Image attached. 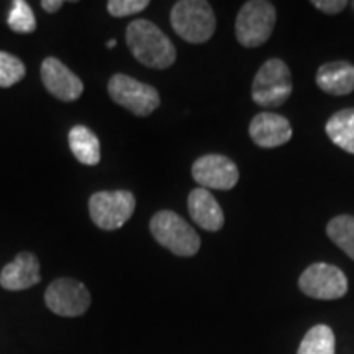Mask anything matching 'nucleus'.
Instances as JSON below:
<instances>
[{
	"label": "nucleus",
	"mask_w": 354,
	"mask_h": 354,
	"mask_svg": "<svg viewBox=\"0 0 354 354\" xmlns=\"http://www.w3.org/2000/svg\"><path fill=\"white\" fill-rule=\"evenodd\" d=\"M125 39L135 59L146 68L167 69L176 63V48L166 33L149 20H133Z\"/></svg>",
	"instance_id": "f257e3e1"
},
{
	"label": "nucleus",
	"mask_w": 354,
	"mask_h": 354,
	"mask_svg": "<svg viewBox=\"0 0 354 354\" xmlns=\"http://www.w3.org/2000/svg\"><path fill=\"white\" fill-rule=\"evenodd\" d=\"M171 25L187 43L201 44L214 37L216 19L214 8L205 0H179L171 10Z\"/></svg>",
	"instance_id": "f03ea898"
},
{
	"label": "nucleus",
	"mask_w": 354,
	"mask_h": 354,
	"mask_svg": "<svg viewBox=\"0 0 354 354\" xmlns=\"http://www.w3.org/2000/svg\"><path fill=\"white\" fill-rule=\"evenodd\" d=\"M149 230L154 240L176 256L190 258L201 250V236L176 212L161 210L154 214L149 221Z\"/></svg>",
	"instance_id": "7ed1b4c3"
},
{
	"label": "nucleus",
	"mask_w": 354,
	"mask_h": 354,
	"mask_svg": "<svg viewBox=\"0 0 354 354\" xmlns=\"http://www.w3.org/2000/svg\"><path fill=\"white\" fill-rule=\"evenodd\" d=\"M276 19V7L268 0H250L243 3L234 24L236 39L245 48L263 46L271 38Z\"/></svg>",
	"instance_id": "20e7f679"
},
{
	"label": "nucleus",
	"mask_w": 354,
	"mask_h": 354,
	"mask_svg": "<svg viewBox=\"0 0 354 354\" xmlns=\"http://www.w3.org/2000/svg\"><path fill=\"white\" fill-rule=\"evenodd\" d=\"M292 94L290 69L282 59L271 57L256 73L251 95L254 104L264 109H276L286 104Z\"/></svg>",
	"instance_id": "39448f33"
},
{
	"label": "nucleus",
	"mask_w": 354,
	"mask_h": 354,
	"mask_svg": "<svg viewBox=\"0 0 354 354\" xmlns=\"http://www.w3.org/2000/svg\"><path fill=\"white\" fill-rule=\"evenodd\" d=\"M135 207L136 198L130 190H102L88 198V214L92 221L107 232L122 228L131 218Z\"/></svg>",
	"instance_id": "423d86ee"
},
{
	"label": "nucleus",
	"mask_w": 354,
	"mask_h": 354,
	"mask_svg": "<svg viewBox=\"0 0 354 354\" xmlns=\"http://www.w3.org/2000/svg\"><path fill=\"white\" fill-rule=\"evenodd\" d=\"M109 95L115 104L136 117H148L161 104L156 88L127 74H115L110 77Z\"/></svg>",
	"instance_id": "0eeeda50"
},
{
	"label": "nucleus",
	"mask_w": 354,
	"mask_h": 354,
	"mask_svg": "<svg viewBox=\"0 0 354 354\" xmlns=\"http://www.w3.org/2000/svg\"><path fill=\"white\" fill-rule=\"evenodd\" d=\"M299 289L317 300L342 299L348 292V279L339 268L326 263L308 266L299 277Z\"/></svg>",
	"instance_id": "6e6552de"
},
{
	"label": "nucleus",
	"mask_w": 354,
	"mask_h": 354,
	"mask_svg": "<svg viewBox=\"0 0 354 354\" xmlns=\"http://www.w3.org/2000/svg\"><path fill=\"white\" fill-rule=\"evenodd\" d=\"M44 302L59 317H81L91 307V292L76 279L61 277L53 281L44 292Z\"/></svg>",
	"instance_id": "1a4fd4ad"
},
{
	"label": "nucleus",
	"mask_w": 354,
	"mask_h": 354,
	"mask_svg": "<svg viewBox=\"0 0 354 354\" xmlns=\"http://www.w3.org/2000/svg\"><path fill=\"white\" fill-rule=\"evenodd\" d=\"M192 177L202 189L232 190L240 180V171L223 154H205L192 165Z\"/></svg>",
	"instance_id": "9d476101"
},
{
	"label": "nucleus",
	"mask_w": 354,
	"mask_h": 354,
	"mask_svg": "<svg viewBox=\"0 0 354 354\" xmlns=\"http://www.w3.org/2000/svg\"><path fill=\"white\" fill-rule=\"evenodd\" d=\"M41 81L46 91L63 102H74L82 95L84 84L57 57H46L41 64Z\"/></svg>",
	"instance_id": "9b49d317"
},
{
	"label": "nucleus",
	"mask_w": 354,
	"mask_h": 354,
	"mask_svg": "<svg viewBox=\"0 0 354 354\" xmlns=\"http://www.w3.org/2000/svg\"><path fill=\"white\" fill-rule=\"evenodd\" d=\"M250 136L259 148H277L290 141L292 125L282 115L261 112L250 123Z\"/></svg>",
	"instance_id": "f8f14e48"
},
{
	"label": "nucleus",
	"mask_w": 354,
	"mask_h": 354,
	"mask_svg": "<svg viewBox=\"0 0 354 354\" xmlns=\"http://www.w3.org/2000/svg\"><path fill=\"white\" fill-rule=\"evenodd\" d=\"M41 281L39 261L33 253H20L0 272V286L7 290H25Z\"/></svg>",
	"instance_id": "ddd939ff"
},
{
	"label": "nucleus",
	"mask_w": 354,
	"mask_h": 354,
	"mask_svg": "<svg viewBox=\"0 0 354 354\" xmlns=\"http://www.w3.org/2000/svg\"><path fill=\"white\" fill-rule=\"evenodd\" d=\"M187 209L192 220L207 232H218L225 225V215L220 203L210 190L197 187L189 194Z\"/></svg>",
	"instance_id": "4468645a"
},
{
	"label": "nucleus",
	"mask_w": 354,
	"mask_h": 354,
	"mask_svg": "<svg viewBox=\"0 0 354 354\" xmlns=\"http://www.w3.org/2000/svg\"><path fill=\"white\" fill-rule=\"evenodd\" d=\"M317 86L330 95H348L354 91V64L348 61H333L318 68Z\"/></svg>",
	"instance_id": "2eb2a0df"
},
{
	"label": "nucleus",
	"mask_w": 354,
	"mask_h": 354,
	"mask_svg": "<svg viewBox=\"0 0 354 354\" xmlns=\"http://www.w3.org/2000/svg\"><path fill=\"white\" fill-rule=\"evenodd\" d=\"M69 148L74 158L86 166H95L100 161V141L92 130L84 125H76L69 131Z\"/></svg>",
	"instance_id": "dca6fc26"
},
{
	"label": "nucleus",
	"mask_w": 354,
	"mask_h": 354,
	"mask_svg": "<svg viewBox=\"0 0 354 354\" xmlns=\"http://www.w3.org/2000/svg\"><path fill=\"white\" fill-rule=\"evenodd\" d=\"M325 131L338 148L354 154V109H344L331 115Z\"/></svg>",
	"instance_id": "f3484780"
},
{
	"label": "nucleus",
	"mask_w": 354,
	"mask_h": 354,
	"mask_svg": "<svg viewBox=\"0 0 354 354\" xmlns=\"http://www.w3.org/2000/svg\"><path fill=\"white\" fill-rule=\"evenodd\" d=\"M336 339L328 325H315L307 331L297 354H335Z\"/></svg>",
	"instance_id": "a211bd4d"
},
{
	"label": "nucleus",
	"mask_w": 354,
	"mask_h": 354,
	"mask_svg": "<svg viewBox=\"0 0 354 354\" xmlns=\"http://www.w3.org/2000/svg\"><path fill=\"white\" fill-rule=\"evenodd\" d=\"M326 234L339 250L354 261V216L338 215L326 225Z\"/></svg>",
	"instance_id": "6ab92c4d"
},
{
	"label": "nucleus",
	"mask_w": 354,
	"mask_h": 354,
	"mask_svg": "<svg viewBox=\"0 0 354 354\" xmlns=\"http://www.w3.org/2000/svg\"><path fill=\"white\" fill-rule=\"evenodd\" d=\"M7 24L15 33H33L37 30L35 13L25 0H15L12 3Z\"/></svg>",
	"instance_id": "aec40b11"
},
{
	"label": "nucleus",
	"mask_w": 354,
	"mask_h": 354,
	"mask_svg": "<svg viewBox=\"0 0 354 354\" xmlns=\"http://www.w3.org/2000/svg\"><path fill=\"white\" fill-rule=\"evenodd\" d=\"M26 68L17 56L0 51V87H12L25 77Z\"/></svg>",
	"instance_id": "412c9836"
},
{
	"label": "nucleus",
	"mask_w": 354,
	"mask_h": 354,
	"mask_svg": "<svg viewBox=\"0 0 354 354\" xmlns=\"http://www.w3.org/2000/svg\"><path fill=\"white\" fill-rule=\"evenodd\" d=\"M149 6L148 0H110L107 3V10L112 17L123 19V17L135 15L143 12Z\"/></svg>",
	"instance_id": "4be33fe9"
},
{
	"label": "nucleus",
	"mask_w": 354,
	"mask_h": 354,
	"mask_svg": "<svg viewBox=\"0 0 354 354\" xmlns=\"http://www.w3.org/2000/svg\"><path fill=\"white\" fill-rule=\"evenodd\" d=\"M312 6L323 13L336 15V13L343 12L344 8H346L348 2L346 0H313Z\"/></svg>",
	"instance_id": "5701e85b"
},
{
	"label": "nucleus",
	"mask_w": 354,
	"mask_h": 354,
	"mask_svg": "<svg viewBox=\"0 0 354 354\" xmlns=\"http://www.w3.org/2000/svg\"><path fill=\"white\" fill-rule=\"evenodd\" d=\"M41 7H43L44 12L55 13V12L59 10L61 7H63V0H43Z\"/></svg>",
	"instance_id": "b1692460"
},
{
	"label": "nucleus",
	"mask_w": 354,
	"mask_h": 354,
	"mask_svg": "<svg viewBox=\"0 0 354 354\" xmlns=\"http://www.w3.org/2000/svg\"><path fill=\"white\" fill-rule=\"evenodd\" d=\"M115 44H117V41H115V39H110V41L107 43V48H110V50H112Z\"/></svg>",
	"instance_id": "393cba45"
}]
</instances>
